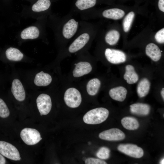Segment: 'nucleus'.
Segmentation results:
<instances>
[{"instance_id":"8","label":"nucleus","mask_w":164,"mask_h":164,"mask_svg":"<svg viewBox=\"0 0 164 164\" xmlns=\"http://www.w3.org/2000/svg\"><path fill=\"white\" fill-rule=\"evenodd\" d=\"M64 100L68 107L72 108H76L80 106L81 102V94L77 89L70 88L65 92Z\"/></svg>"},{"instance_id":"5","label":"nucleus","mask_w":164,"mask_h":164,"mask_svg":"<svg viewBox=\"0 0 164 164\" xmlns=\"http://www.w3.org/2000/svg\"><path fill=\"white\" fill-rule=\"evenodd\" d=\"M147 10L143 9L135 8L128 12L122 19L121 25V37L124 43L127 42V39L134 22L137 15L148 16Z\"/></svg>"},{"instance_id":"14","label":"nucleus","mask_w":164,"mask_h":164,"mask_svg":"<svg viewBox=\"0 0 164 164\" xmlns=\"http://www.w3.org/2000/svg\"><path fill=\"white\" fill-rule=\"evenodd\" d=\"M145 51L146 55L155 62L159 61L162 56V51L154 41L150 42L145 46Z\"/></svg>"},{"instance_id":"17","label":"nucleus","mask_w":164,"mask_h":164,"mask_svg":"<svg viewBox=\"0 0 164 164\" xmlns=\"http://www.w3.org/2000/svg\"><path fill=\"white\" fill-rule=\"evenodd\" d=\"M97 2V0H77L75 3L76 10L72 13L77 14L89 10L94 6Z\"/></svg>"},{"instance_id":"7","label":"nucleus","mask_w":164,"mask_h":164,"mask_svg":"<svg viewBox=\"0 0 164 164\" xmlns=\"http://www.w3.org/2000/svg\"><path fill=\"white\" fill-rule=\"evenodd\" d=\"M104 55L108 61L114 64L124 63L127 57L126 53L122 50L110 48L104 49Z\"/></svg>"},{"instance_id":"31","label":"nucleus","mask_w":164,"mask_h":164,"mask_svg":"<svg viewBox=\"0 0 164 164\" xmlns=\"http://www.w3.org/2000/svg\"><path fill=\"white\" fill-rule=\"evenodd\" d=\"M86 164H106L107 163L104 161L98 159L92 158H88L85 161Z\"/></svg>"},{"instance_id":"1","label":"nucleus","mask_w":164,"mask_h":164,"mask_svg":"<svg viewBox=\"0 0 164 164\" xmlns=\"http://www.w3.org/2000/svg\"><path fill=\"white\" fill-rule=\"evenodd\" d=\"M101 28L98 24L80 20L78 31L68 48V52L73 53L83 49L96 38Z\"/></svg>"},{"instance_id":"32","label":"nucleus","mask_w":164,"mask_h":164,"mask_svg":"<svg viewBox=\"0 0 164 164\" xmlns=\"http://www.w3.org/2000/svg\"><path fill=\"white\" fill-rule=\"evenodd\" d=\"M5 159L3 155L0 153V164H5Z\"/></svg>"},{"instance_id":"29","label":"nucleus","mask_w":164,"mask_h":164,"mask_svg":"<svg viewBox=\"0 0 164 164\" xmlns=\"http://www.w3.org/2000/svg\"><path fill=\"white\" fill-rule=\"evenodd\" d=\"M10 111L6 103L0 98V117L5 118L9 116Z\"/></svg>"},{"instance_id":"30","label":"nucleus","mask_w":164,"mask_h":164,"mask_svg":"<svg viewBox=\"0 0 164 164\" xmlns=\"http://www.w3.org/2000/svg\"><path fill=\"white\" fill-rule=\"evenodd\" d=\"M110 150L106 147L101 148L96 153V155L98 158L103 159H108L110 156Z\"/></svg>"},{"instance_id":"23","label":"nucleus","mask_w":164,"mask_h":164,"mask_svg":"<svg viewBox=\"0 0 164 164\" xmlns=\"http://www.w3.org/2000/svg\"><path fill=\"white\" fill-rule=\"evenodd\" d=\"M39 31L36 26H31L24 29L21 32L20 36L24 39H33L38 38Z\"/></svg>"},{"instance_id":"11","label":"nucleus","mask_w":164,"mask_h":164,"mask_svg":"<svg viewBox=\"0 0 164 164\" xmlns=\"http://www.w3.org/2000/svg\"><path fill=\"white\" fill-rule=\"evenodd\" d=\"M36 103L40 115H47L50 111L52 103L49 95L45 94H39L37 98Z\"/></svg>"},{"instance_id":"18","label":"nucleus","mask_w":164,"mask_h":164,"mask_svg":"<svg viewBox=\"0 0 164 164\" xmlns=\"http://www.w3.org/2000/svg\"><path fill=\"white\" fill-rule=\"evenodd\" d=\"M131 112L134 114L141 116L148 115L150 111V107L146 104L138 103L130 105Z\"/></svg>"},{"instance_id":"16","label":"nucleus","mask_w":164,"mask_h":164,"mask_svg":"<svg viewBox=\"0 0 164 164\" xmlns=\"http://www.w3.org/2000/svg\"><path fill=\"white\" fill-rule=\"evenodd\" d=\"M75 64L73 72V76L74 77H82L89 73L92 70V66L88 62L80 61Z\"/></svg>"},{"instance_id":"28","label":"nucleus","mask_w":164,"mask_h":164,"mask_svg":"<svg viewBox=\"0 0 164 164\" xmlns=\"http://www.w3.org/2000/svg\"><path fill=\"white\" fill-rule=\"evenodd\" d=\"M152 38L154 42L159 45H163L164 44V27L161 28L155 32L154 31Z\"/></svg>"},{"instance_id":"13","label":"nucleus","mask_w":164,"mask_h":164,"mask_svg":"<svg viewBox=\"0 0 164 164\" xmlns=\"http://www.w3.org/2000/svg\"><path fill=\"white\" fill-rule=\"evenodd\" d=\"M99 137L101 139L106 140L117 141L124 139L125 135L119 129L112 128L101 132L99 134Z\"/></svg>"},{"instance_id":"33","label":"nucleus","mask_w":164,"mask_h":164,"mask_svg":"<svg viewBox=\"0 0 164 164\" xmlns=\"http://www.w3.org/2000/svg\"><path fill=\"white\" fill-rule=\"evenodd\" d=\"M161 95L162 96V98L163 100H164V88H162L161 91Z\"/></svg>"},{"instance_id":"35","label":"nucleus","mask_w":164,"mask_h":164,"mask_svg":"<svg viewBox=\"0 0 164 164\" xmlns=\"http://www.w3.org/2000/svg\"><path fill=\"white\" fill-rule=\"evenodd\" d=\"M21 159V158L20 157L19 158L18 160H20Z\"/></svg>"},{"instance_id":"20","label":"nucleus","mask_w":164,"mask_h":164,"mask_svg":"<svg viewBox=\"0 0 164 164\" xmlns=\"http://www.w3.org/2000/svg\"><path fill=\"white\" fill-rule=\"evenodd\" d=\"M127 93V90L125 87L118 86L111 89L109 95L113 99L121 102L125 99Z\"/></svg>"},{"instance_id":"22","label":"nucleus","mask_w":164,"mask_h":164,"mask_svg":"<svg viewBox=\"0 0 164 164\" xmlns=\"http://www.w3.org/2000/svg\"><path fill=\"white\" fill-rule=\"evenodd\" d=\"M150 83L149 80L144 78L142 79L138 84L137 91L140 97H143L148 94L150 88Z\"/></svg>"},{"instance_id":"15","label":"nucleus","mask_w":164,"mask_h":164,"mask_svg":"<svg viewBox=\"0 0 164 164\" xmlns=\"http://www.w3.org/2000/svg\"><path fill=\"white\" fill-rule=\"evenodd\" d=\"M11 92L15 99L19 101H24L26 92L24 87L20 80L17 78L14 79L12 82Z\"/></svg>"},{"instance_id":"4","label":"nucleus","mask_w":164,"mask_h":164,"mask_svg":"<svg viewBox=\"0 0 164 164\" xmlns=\"http://www.w3.org/2000/svg\"><path fill=\"white\" fill-rule=\"evenodd\" d=\"M121 25L117 21L110 24L104 29L101 28L96 38L107 45H116L121 37Z\"/></svg>"},{"instance_id":"21","label":"nucleus","mask_w":164,"mask_h":164,"mask_svg":"<svg viewBox=\"0 0 164 164\" xmlns=\"http://www.w3.org/2000/svg\"><path fill=\"white\" fill-rule=\"evenodd\" d=\"M124 78L129 84H134L138 81V76L132 65H128L126 66Z\"/></svg>"},{"instance_id":"3","label":"nucleus","mask_w":164,"mask_h":164,"mask_svg":"<svg viewBox=\"0 0 164 164\" xmlns=\"http://www.w3.org/2000/svg\"><path fill=\"white\" fill-rule=\"evenodd\" d=\"M71 13L61 18L59 27V38L65 43L72 40L79 29L80 21Z\"/></svg>"},{"instance_id":"6","label":"nucleus","mask_w":164,"mask_h":164,"mask_svg":"<svg viewBox=\"0 0 164 164\" xmlns=\"http://www.w3.org/2000/svg\"><path fill=\"white\" fill-rule=\"evenodd\" d=\"M109 114L108 110L104 108H95L88 111L83 118L84 121L88 124H100L106 120Z\"/></svg>"},{"instance_id":"34","label":"nucleus","mask_w":164,"mask_h":164,"mask_svg":"<svg viewBox=\"0 0 164 164\" xmlns=\"http://www.w3.org/2000/svg\"><path fill=\"white\" fill-rule=\"evenodd\" d=\"M160 163L161 164H164V158L162 159L160 162Z\"/></svg>"},{"instance_id":"10","label":"nucleus","mask_w":164,"mask_h":164,"mask_svg":"<svg viewBox=\"0 0 164 164\" xmlns=\"http://www.w3.org/2000/svg\"><path fill=\"white\" fill-rule=\"evenodd\" d=\"M0 153L6 158L14 161L18 160L20 157L17 149L11 143L4 141H0Z\"/></svg>"},{"instance_id":"26","label":"nucleus","mask_w":164,"mask_h":164,"mask_svg":"<svg viewBox=\"0 0 164 164\" xmlns=\"http://www.w3.org/2000/svg\"><path fill=\"white\" fill-rule=\"evenodd\" d=\"M123 127L129 130H134L138 128L139 123L135 118L131 117H126L123 118L121 121Z\"/></svg>"},{"instance_id":"9","label":"nucleus","mask_w":164,"mask_h":164,"mask_svg":"<svg viewBox=\"0 0 164 164\" xmlns=\"http://www.w3.org/2000/svg\"><path fill=\"white\" fill-rule=\"evenodd\" d=\"M20 137L26 144L32 145L38 143L42 138L39 132L34 128H26L20 132Z\"/></svg>"},{"instance_id":"2","label":"nucleus","mask_w":164,"mask_h":164,"mask_svg":"<svg viewBox=\"0 0 164 164\" xmlns=\"http://www.w3.org/2000/svg\"><path fill=\"white\" fill-rule=\"evenodd\" d=\"M134 8L115 7L100 10H88L79 14L84 20L104 19L118 21L122 19L128 12Z\"/></svg>"},{"instance_id":"24","label":"nucleus","mask_w":164,"mask_h":164,"mask_svg":"<svg viewBox=\"0 0 164 164\" xmlns=\"http://www.w3.org/2000/svg\"><path fill=\"white\" fill-rule=\"evenodd\" d=\"M101 85L100 80L94 78L90 80L87 83L86 89L88 94L90 95L94 96L98 92Z\"/></svg>"},{"instance_id":"19","label":"nucleus","mask_w":164,"mask_h":164,"mask_svg":"<svg viewBox=\"0 0 164 164\" xmlns=\"http://www.w3.org/2000/svg\"><path fill=\"white\" fill-rule=\"evenodd\" d=\"M52 81V78L50 74L41 71L36 74L33 82L37 86L44 87L49 85Z\"/></svg>"},{"instance_id":"27","label":"nucleus","mask_w":164,"mask_h":164,"mask_svg":"<svg viewBox=\"0 0 164 164\" xmlns=\"http://www.w3.org/2000/svg\"><path fill=\"white\" fill-rule=\"evenodd\" d=\"M50 0H38L32 6V10L35 12H40L47 10L50 7Z\"/></svg>"},{"instance_id":"12","label":"nucleus","mask_w":164,"mask_h":164,"mask_svg":"<svg viewBox=\"0 0 164 164\" xmlns=\"http://www.w3.org/2000/svg\"><path fill=\"white\" fill-rule=\"evenodd\" d=\"M118 149L121 152L135 158H140L144 154L143 150L142 148L133 144H120L118 147Z\"/></svg>"},{"instance_id":"25","label":"nucleus","mask_w":164,"mask_h":164,"mask_svg":"<svg viewBox=\"0 0 164 164\" xmlns=\"http://www.w3.org/2000/svg\"><path fill=\"white\" fill-rule=\"evenodd\" d=\"M7 58L10 60L19 61L23 57V53L18 49L14 47H10L5 52Z\"/></svg>"}]
</instances>
